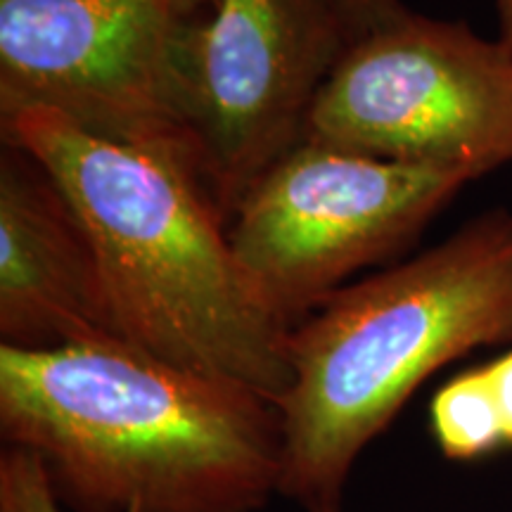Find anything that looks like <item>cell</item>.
Here are the masks:
<instances>
[{
	"label": "cell",
	"mask_w": 512,
	"mask_h": 512,
	"mask_svg": "<svg viewBox=\"0 0 512 512\" xmlns=\"http://www.w3.org/2000/svg\"><path fill=\"white\" fill-rule=\"evenodd\" d=\"M0 434L72 512H259L283 491L278 403L112 337L0 344Z\"/></svg>",
	"instance_id": "6da1fadb"
},
{
	"label": "cell",
	"mask_w": 512,
	"mask_h": 512,
	"mask_svg": "<svg viewBox=\"0 0 512 512\" xmlns=\"http://www.w3.org/2000/svg\"><path fill=\"white\" fill-rule=\"evenodd\" d=\"M0 117L3 143L53 178L86 230L110 337L278 403L292 382V328L256 292L200 171L46 107Z\"/></svg>",
	"instance_id": "7a4b0ae2"
},
{
	"label": "cell",
	"mask_w": 512,
	"mask_h": 512,
	"mask_svg": "<svg viewBox=\"0 0 512 512\" xmlns=\"http://www.w3.org/2000/svg\"><path fill=\"white\" fill-rule=\"evenodd\" d=\"M503 344H512L510 211L330 294L290 332L280 494L306 510L337 505L356 460L427 377Z\"/></svg>",
	"instance_id": "3957f363"
},
{
	"label": "cell",
	"mask_w": 512,
	"mask_h": 512,
	"mask_svg": "<svg viewBox=\"0 0 512 512\" xmlns=\"http://www.w3.org/2000/svg\"><path fill=\"white\" fill-rule=\"evenodd\" d=\"M214 0H0V112L46 107L197 166L190 60ZM202 176V174H200Z\"/></svg>",
	"instance_id": "277c9868"
},
{
	"label": "cell",
	"mask_w": 512,
	"mask_h": 512,
	"mask_svg": "<svg viewBox=\"0 0 512 512\" xmlns=\"http://www.w3.org/2000/svg\"><path fill=\"white\" fill-rule=\"evenodd\" d=\"M304 138L475 181L512 164V50L408 10L349 43Z\"/></svg>",
	"instance_id": "5b68a950"
},
{
	"label": "cell",
	"mask_w": 512,
	"mask_h": 512,
	"mask_svg": "<svg viewBox=\"0 0 512 512\" xmlns=\"http://www.w3.org/2000/svg\"><path fill=\"white\" fill-rule=\"evenodd\" d=\"M472 178L302 138L230 211L228 238L285 325L401 252Z\"/></svg>",
	"instance_id": "8992f818"
},
{
	"label": "cell",
	"mask_w": 512,
	"mask_h": 512,
	"mask_svg": "<svg viewBox=\"0 0 512 512\" xmlns=\"http://www.w3.org/2000/svg\"><path fill=\"white\" fill-rule=\"evenodd\" d=\"M351 43L337 0H214L190 60V136L230 216L304 138L311 105Z\"/></svg>",
	"instance_id": "52a82bcc"
},
{
	"label": "cell",
	"mask_w": 512,
	"mask_h": 512,
	"mask_svg": "<svg viewBox=\"0 0 512 512\" xmlns=\"http://www.w3.org/2000/svg\"><path fill=\"white\" fill-rule=\"evenodd\" d=\"M0 337L17 349L110 337L86 230L53 178L8 143L0 157Z\"/></svg>",
	"instance_id": "ba28073f"
},
{
	"label": "cell",
	"mask_w": 512,
	"mask_h": 512,
	"mask_svg": "<svg viewBox=\"0 0 512 512\" xmlns=\"http://www.w3.org/2000/svg\"><path fill=\"white\" fill-rule=\"evenodd\" d=\"M430 430L448 460L472 463L505 448L501 418L484 366L441 384L430 403Z\"/></svg>",
	"instance_id": "9c48e42d"
},
{
	"label": "cell",
	"mask_w": 512,
	"mask_h": 512,
	"mask_svg": "<svg viewBox=\"0 0 512 512\" xmlns=\"http://www.w3.org/2000/svg\"><path fill=\"white\" fill-rule=\"evenodd\" d=\"M0 512H64L34 453L15 446L0 453Z\"/></svg>",
	"instance_id": "30bf717a"
},
{
	"label": "cell",
	"mask_w": 512,
	"mask_h": 512,
	"mask_svg": "<svg viewBox=\"0 0 512 512\" xmlns=\"http://www.w3.org/2000/svg\"><path fill=\"white\" fill-rule=\"evenodd\" d=\"M337 5L349 27L351 41L387 27L408 12L401 0H337Z\"/></svg>",
	"instance_id": "8fae6325"
},
{
	"label": "cell",
	"mask_w": 512,
	"mask_h": 512,
	"mask_svg": "<svg viewBox=\"0 0 512 512\" xmlns=\"http://www.w3.org/2000/svg\"><path fill=\"white\" fill-rule=\"evenodd\" d=\"M484 370L501 418L505 446L512 448V349L486 363Z\"/></svg>",
	"instance_id": "7c38bea8"
},
{
	"label": "cell",
	"mask_w": 512,
	"mask_h": 512,
	"mask_svg": "<svg viewBox=\"0 0 512 512\" xmlns=\"http://www.w3.org/2000/svg\"><path fill=\"white\" fill-rule=\"evenodd\" d=\"M501 19V41L512 50V0H496Z\"/></svg>",
	"instance_id": "4fadbf2b"
},
{
	"label": "cell",
	"mask_w": 512,
	"mask_h": 512,
	"mask_svg": "<svg viewBox=\"0 0 512 512\" xmlns=\"http://www.w3.org/2000/svg\"><path fill=\"white\" fill-rule=\"evenodd\" d=\"M309 512H342V510H339V503H337V505H320V508H313Z\"/></svg>",
	"instance_id": "5bb4252c"
}]
</instances>
